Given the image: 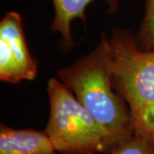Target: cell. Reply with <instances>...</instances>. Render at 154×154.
<instances>
[{"label":"cell","instance_id":"obj_8","mask_svg":"<svg viewBox=\"0 0 154 154\" xmlns=\"http://www.w3.org/2000/svg\"><path fill=\"white\" fill-rule=\"evenodd\" d=\"M110 154H154V148L138 134L119 144Z\"/></svg>","mask_w":154,"mask_h":154},{"label":"cell","instance_id":"obj_3","mask_svg":"<svg viewBox=\"0 0 154 154\" xmlns=\"http://www.w3.org/2000/svg\"><path fill=\"white\" fill-rule=\"evenodd\" d=\"M50 115L45 132L60 154H110V134L57 78L47 84Z\"/></svg>","mask_w":154,"mask_h":154},{"label":"cell","instance_id":"obj_4","mask_svg":"<svg viewBox=\"0 0 154 154\" xmlns=\"http://www.w3.org/2000/svg\"><path fill=\"white\" fill-rule=\"evenodd\" d=\"M38 63L30 53L21 15L7 12L0 22V81L17 84L37 76Z\"/></svg>","mask_w":154,"mask_h":154},{"label":"cell","instance_id":"obj_6","mask_svg":"<svg viewBox=\"0 0 154 154\" xmlns=\"http://www.w3.org/2000/svg\"><path fill=\"white\" fill-rule=\"evenodd\" d=\"M54 6V18L51 29L54 33H60V46L64 51L74 47L71 33V24L75 19L86 23V10L94 0H51ZM111 8L116 6V0H105Z\"/></svg>","mask_w":154,"mask_h":154},{"label":"cell","instance_id":"obj_2","mask_svg":"<svg viewBox=\"0 0 154 154\" xmlns=\"http://www.w3.org/2000/svg\"><path fill=\"white\" fill-rule=\"evenodd\" d=\"M109 41L113 87L128 106L135 134L154 148V50L140 49L123 28H114Z\"/></svg>","mask_w":154,"mask_h":154},{"label":"cell","instance_id":"obj_7","mask_svg":"<svg viewBox=\"0 0 154 154\" xmlns=\"http://www.w3.org/2000/svg\"><path fill=\"white\" fill-rule=\"evenodd\" d=\"M134 39L140 50H154V0H146L143 22Z\"/></svg>","mask_w":154,"mask_h":154},{"label":"cell","instance_id":"obj_5","mask_svg":"<svg viewBox=\"0 0 154 154\" xmlns=\"http://www.w3.org/2000/svg\"><path fill=\"white\" fill-rule=\"evenodd\" d=\"M0 154H60L46 133L33 128L17 129L1 123Z\"/></svg>","mask_w":154,"mask_h":154},{"label":"cell","instance_id":"obj_1","mask_svg":"<svg viewBox=\"0 0 154 154\" xmlns=\"http://www.w3.org/2000/svg\"><path fill=\"white\" fill-rule=\"evenodd\" d=\"M57 79L110 134L116 147L135 134L128 106L112 83V51L102 33L91 52L59 69Z\"/></svg>","mask_w":154,"mask_h":154}]
</instances>
